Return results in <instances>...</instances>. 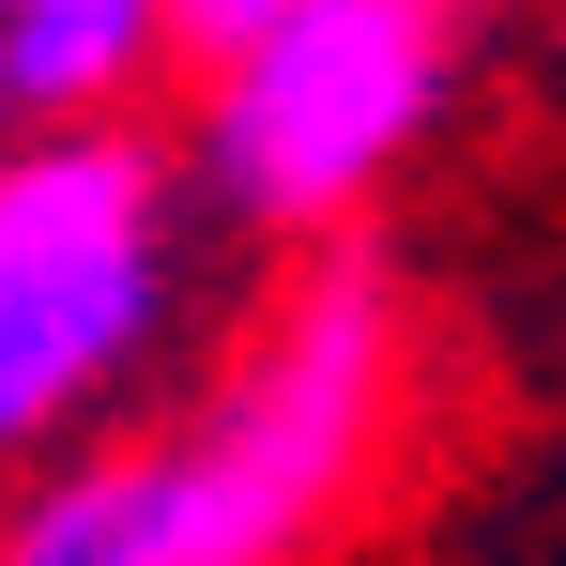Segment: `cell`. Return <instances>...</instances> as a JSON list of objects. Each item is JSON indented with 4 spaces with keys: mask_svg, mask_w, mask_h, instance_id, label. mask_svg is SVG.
<instances>
[{
    "mask_svg": "<svg viewBox=\"0 0 566 566\" xmlns=\"http://www.w3.org/2000/svg\"><path fill=\"white\" fill-rule=\"evenodd\" d=\"M169 77V0H0L15 123H107Z\"/></svg>",
    "mask_w": 566,
    "mask_h": 566,
    "instance_id": "cell-4",
    "label": "cell"
},
{
    "mask_svg": "<svg viewBox=\"0 0 566 566\" xmlns=\"http://www.w3.org/2000/svg\"><path fill=\"white\" fill-rule=\"evenodd\" d=\"M474 62V0H291L261 46L185 77V169L230 245H353L398 169L444 138Z\"/></svg>",
    "mask_w": 566,
    "mask_h": 566,
    "instance_id": "cell-3",
    "label": "cell"
},
{
    "mask_svg": "<svg viewBox=\"0 0 566 566\" xmlns=\"http://www.w3.org/2000/svg\"><path fill=\"white\" fill-rule=\"evenodd\" d=\"M291 0H169V77H214L230 46H261Z\"/></svg>",
    "mask_w": 566,
    "mask_h": 566,
    "instance_id": "cell-5",
    "label": "cell"
},
{
    "mask_svg": "<svg viewBox=\"0 0 566 566\" xmlns=\"http://www.w3.org/2000/svg\"><path fill=\"white\" fill-rule=\"evenodd\" d=\"M185 245H199V169L138 107L0 138V490L169 368Z\"/></svg>",
    "mask_w": 566,
    "mask_h": 566,
    "instance_id": "cell-2",
    "label": "cell"
},
{
    "mask_svg": "<svg viewBox=\"0 0 566 566\" xmlns=\"http://www.w3.org/2000/svg\"><path fill=\"white\" fill-rule=\"evenodd\" d=\"M413 413V306L382 245H306L169 413H107L0 490V566H306L368 521Z\"/></svg>",
    "mask_w": 566,
    "mask_h": 566,
    "instance_id": "cell-1",
    "label": "cell"
},
{
    "mask_svg": "<svg viewBox=\"0 0 566 566\" xmlns=\"http://www.w3.org/2000/svg\"><path fill=\"white\" fill-rule=\"evenodd\" d=\"M0 138H15V93H0Z\"/></svg>",
    "mask_w": 566,
    "mask_h": 566,
    "instance_id": "cell-6",
    "label": "cell"
}]
</instances>
